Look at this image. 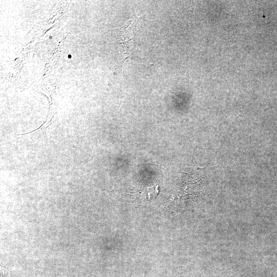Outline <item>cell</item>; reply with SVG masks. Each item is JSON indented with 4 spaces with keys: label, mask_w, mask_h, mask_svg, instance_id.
Segmentation results:
<instances>
[{
    "label": "cell",
    "mask_w": 277,
    "mask_h": 277,
    "mask_svg": "<svg viewBox=\"0 0 277 277\" xmlns=\"http://www.w3.org/2000/svg\"><path fill=\"white\" fill-rule=\"evenodd\" d=\"M68 57L69 58H70L72 57V55H71V54H69V55H68Z\"/></svg>",
    "instance_id": "1"
},
{
    "label": "cell",
    "mask_w": 277,
    "mask_h": 277,
    "mask_svg": "<svg viewBox=\"0 0 277 277\" xmlns=\"http://www.w3.org/2000/svg\"><path fill=\"white\" fill-rule=\"evenodd\" d=\"M49 38V39H52V36H50Z\"/></svg>",
    "instance_id": "2"
}]
</instances>
